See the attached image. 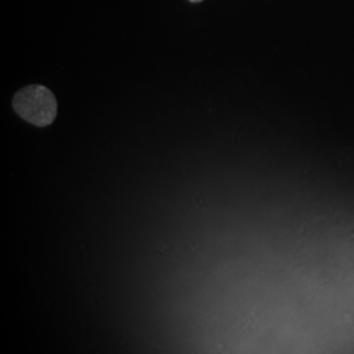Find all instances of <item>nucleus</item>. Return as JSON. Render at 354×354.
<instances>
[{"label":"nucleus","mask_w":354,"mask_h":354,"mask_svg":"<svg viewBox=\"0 0 354 354\" xmlns=\"http://www.w3.org/2000/svg\"><path fill=\"white\" fill-rule=\"evenodd\" d=\"M13 108L21 118L36 127H48L57 117V100L50 89L42 86L20 89L13 97Z\"/></svg>","instance_id":"f257e3e1"},{"label":"nucleus","mask_w":354,"mask_h":354,"mask_svg":"<svg viewBox=\"0 0 354 354\" xmlns=\"http://www.w3.org/2000/svg\"><path fill=\"white\" fill-rule=\"evenodd\" d=\"M192 3H200V1H203V0H190Z\"/></svg>","instance_id":"f03ea898"}]
</instances>
